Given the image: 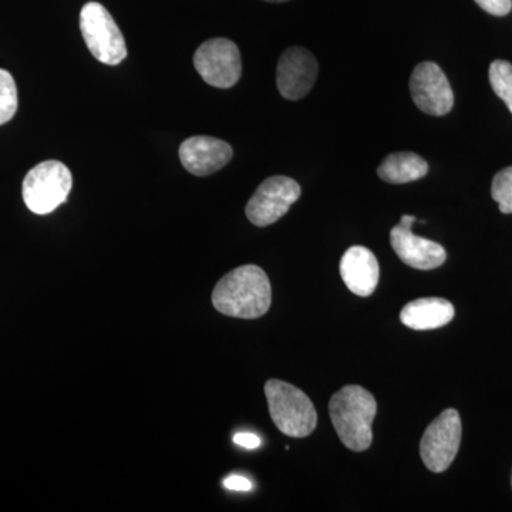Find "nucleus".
<instances>
[{"instance_id": "f257e3e1", "label": "nucleus", "mask_w": 512, "mask_h": 512, "mask_svg": "<svg viewBox=\"0 0 512 512\" xmlns=\"http://www.w3.org/2000/svg\"><path fill=\"white\" fill-rule=\"evenodd\" d=\"M272 288L264 269L256 265L235 268L212 291V305L225 316L258 319L268 313Z\"/></svg>"}, {"instance_id": "f03ea898", "label": "nucleus", "mask_w": 512, "mask_h": 512, "mask_svg": "<svg viewBox=\"0 0 512 512\" xmlns=\"http://www.w3.org/2000/svg\"><path fill=\"white\" fill-rule=\"evenodd\" d=\"M329 413L340 441L349 450L359 453L372 446V424L377 413L372 393L355 384L343 387L330 399Z\"/></svg>"}, {"instance_id": "7ed1b4c3", "label": "nucleus", "mask_w": 512, "mask_h": 512, "mask_svg": "<svg viewBox=\"0 0 512 512\" xmlns=\"http://www.w3.org/2000/svg\"><path fill=\"white\" fill-rule=\"evenodd\" d=\"M265 396L271 419L285 436L303 439L316 429L318 413L311 399L298 387L282 380H268Z\"/></svg>"}, {"instance_id": "20e7f679", "label": "nucleus", "mask_w": 512, "mask_h": 512, "mask_svg": "<svg viewBox=\"0 0 512 512\" xmlns=\"http://www.w3.org/2000/svg\"><path fill=\"white\" fill-rule=\"evenodd\" d=\"M72 185V173L66 165L56 160L43 161L26 175L23 200L33 214L47 215L67 201Z\"/></svg>"}, {"instance_id": "39448f33", "label": "nucleus", "mask_w": 512, "mask_h": 512, "mask_svg": "<svg viewBox=\"0 0 512 512\" xmlns=\"http://www.w3.org/2000/svg\"><path fill=\"white\" fill-rule=\"evenodd\" d=\"M80 30L90 53L99 62L116 66L127 57L126 40L109 10L99 2H89L80 13Z\"/></svg>"}, {"instance_id": "423d86ee", "label": "nucleus", "mask_w": 512, "mask_h": 512, "mask_svg": "<svg viewBox=\"0 0 512 512\" xmlns=\"http://www.w3.org/2000/svg\"><path fill=\"white\" fill-rule=\"evenodd\" d=\"M461 434L460 414L456 409L444 410L421 437L420 456L424 466L433 473H444L460 450Z\"/></svg>"}, {"instance_id": "0eeeda50", "label": "nucleus", "mask_w": 512, "mask_h": 512, "mask_svg": "<svg viewBox=\"0 0 512 512\" xmlns=\"http://www.w3.org/2000/svg\"><path fill=\"white\" fill-rule=\"evenodd\" d=\"M194 66L205 83L217 89H229L242 74L241 53L232 40L215 37L198 47Z\"/></svg>"}, {"instance_id": "6e6552de", "label": "nucleus", "mask_w": 512, "mask_h": 512, "mask_svg": "<svg viewBox=\"0 0 512 512\" xmlns=\"http://www.w3.org/2000/svg\"><path fill=\"white\" fill-rule=\"evenodd\" d=\"M301 185L285 175L269 177L259 185L248 201V220L256 227H268L288 214L289 208L301 197Z\"/></svg>"}, {"instance_id": "1a4fd4ad", "label": "nucleus", "mask_w": 512, "mask_h": 512, "mask_svg": "<svg viewBox=\"0 0 512 512\" xmlns=\"http://www.w3.org/2000/svg\"><path fill=\"white\" fill-rule=\"evenodd\" d=\"M410 93L417 109L430 116H446L453 109V89L437 63L423 62L414 69Z\"/></svg>"}, {"instance_id": "9d476101", "label": "nucleus", "mask_w": 512, "mask_h": 512, "mask_svg": "<svg viewBox=\"0 0 512 512\" xmlns=\"http://www.w3.org/2000/svg\"><path fill=\"white\" fill-rule=\"evenodd\" d=\"M416 221L413 215H403L402 221L390 232V242L396 255L404 264L421 271L439 268L446 262V249L430 239L413 234L412 225Z\"/></svg>"}, {"instance_id": "9b49d317", "label": "nucleus", "mask_w": 512, "mask_h": 512, "mask_svg": "<svg viewBox=\"0 0 512 512\" xmlns=\"http://www.w3.org/2000/svg\"><path fill=\"white\" fill-rule=\"evenodd\" d=\"M318 62L309 50L289 47L282 53L276 69V84L286 100H301L315 86Z\"/></svg>"}, {"instance_id": "f8f14e48", "label": "nucleus", "mask_w": 512, "mask_h": 512, "mask_svg": "<svg viewBox=\"0 0 512 512\" xmlns=\"http://www.w3.org/2000/svg\"><path fill=\"white\" fill-rule=\"evenodd\" d=\"M178 154L188 173L207 177L224 168L234 156V151L220 138L195 136L181 144Z\"/></svg>"}, {"instance_id": "ddd939ff", "label": "nucleus", "mask_w": 512, "mask_h": 512, "mask_svg": "<svg viewBox=\"0 0 512 512\" xmlns=\"http://www.w3.org/2000/svg\"><path fill=\"white\" fill-rule=\"evenodd\" d=\"M379 262L365 247H352L340 259V276L349 291L357 296L372 295L379 284Z\"/></svg>"}, {"instance_id": "4468645a", "label": "nucleus", "mask_w": 512, "mask_h": 512, "mask_svg": "<svg viewBox=\"0 0 512 512\" xmlns=\"http://www.w3.org/2000/svg\"><path fill=\"white\" fill-rule=\"evenodd\" d=\"M454 313V306L447 299L421 298L404 306L400 320L414 330L439 329L453 320Z\"/></svg>"}, {"instance_id": "2eb2a0df", "label": "nucleus", "mask_w": 512, "mask_h": 512, "mask_svg": "<svg viewBox=\"0 0 512 512\" xmlns=\"http://www.w3.org/2000/svg\"><path fill=\"white\" fill-rule=\"evenodd\" d=\"M429 164L414 153H394L384 158L377 174L389 184H407L426 177Z\"/></svg>"}, {"instance_id": "dca6fc26", "label": "nucleus", "mask_w": 512, "mask_h": 512, "mask_svg": "<svg viewBox=\"0 0 512 512\" xmlns=\"http://www.w3.org/2000/svg\"><path fill=\"white\" fill-rule=\"evenodd\" d=\"M488 76L494 93L504 101L512 113V64L507 60H494Z\"/></svg>"}, {"instance_id": "f3484780", "label": "nucleus", "mask_w": 512, "mask_h": 512, "mask_svg": "<svg viewBox=\"0 0 512 512\" xmlns=\"http://www.w3.org/2000/svg\"><path fill=\"white\" fill-rule=\"evenodd\" d=\"M18 87L12 74L0 69V126L9 123L18 111Z\"/></svg>"}, {"instance_id": "a211bd4d", "label": "nucleus", "mask_w": 512, "mask_h": 512, "mask_svg": "<svg viewBox=\"0 0 512 512\" xmlns=\"http://www.w3.org/2000/svg\"><path fill=\"white\" fill-rule=\"evenodd\" d=\"M493 200L500 205L503 214H512V167L504 168L495 175L491 185Z\"/></svg>"}, {"instance_id": "6ab92c4d", "label": "nucleus", "mask_w": 512, "mask_h": 512, "mask_svg": "<svg viewBox=\"0 0 512 512\" xmlns=\"http://www.w3.org/2000/svg\"><path fill=\"white\" fill-rule=\"evenodd\" d=\"M476 3L493 16L508 15L512 9V0H476Z\"/></svg>"}, {"instance_id": "aec40b11", "label": "nucleus", "mask_w": 512, "mask_h": 512, "mask_svg": "<svg viewBox=\"0 0 512 512\" xmlns=\"http://www.w3.org/2000/svg\"><path fill=\"white\" fill-rule=\"evenodd\" d=\"M235 444L238 446L254 450V448L261 447V439L256 434L252 433H238L234 437Z\"/></svg>"}, {"instance_id": "412c9836", "label": "nucleus", "mask_w": 512, "mask_h": 512, "mask_svg": "<svg viewBox=\"0 0 512 512\" xmlns=\"http://www.w3.org/2000/svg\"><path fill=\"white\" fill-rule=\"evenodd\" d=\"M225 487L232 491H251L252 483L242 476H231L224 481Z\"/></svg>"}, {"instance_id": "4be33fe9", "label": "nucleus", "mask_w": 512, "mask_h": 512, "mask_svg": "<svg viewBox=\"0 0 512 512\" xmlns=\"http://www.w3.org/2000/svg\"><path fill=\"white\" fill-rule=\"evenodd\" d=\"M264 2L282 3V2H289V0H264Z\"/></svg>"}, {"instance_id": "5701e85b", "label": "nucleus", "mask_w": 512, "mask_h": 512, "mask_svg": "<svg viewBox=\"0 0 512 512\" xmlns=\"http://www.w3.org/2000/svg\"><path fill=\"white\" fill-rule=\"evenodd\" d=\"M511 485H512V478H511Z\"/></svg>"}]
</instances>
